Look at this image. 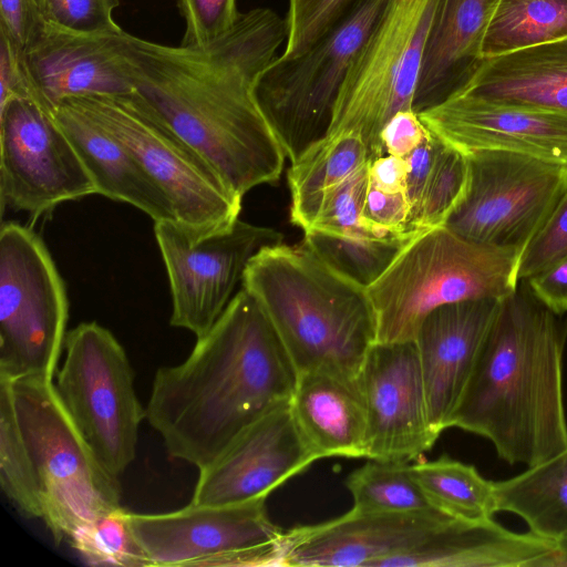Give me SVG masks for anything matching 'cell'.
<instances>
[{"mask_svg":"<svg viewBox=\"0 0 567 567\" xmlns=\"http://www.w3.org/2000/svg\"><path fill=\"white\" fill-rule=\"evenodd\" d=\"M452 518L436 508L408 513L351 509L328 522L284 530L279 566L378 567L383 559L413 548Z\"/></svg>","mask_w":567,"mask_h":567,"instance_id":"ac0fdd59","label":"cell"},{"mask_svg":"<svg viewBox=\"0 0 567 567\" xmlns=\"http://www.w3.org/2000/svg\"><path fill=\"white\" fill-rule=\"evenodd\" d=\"M567 256V186L548 219L520 255L518 279L524 280Z\"/></svg>","mask_w":567,"mask_h":567,"instance_id":"ab89813d","label":"cell"},{"mask_svg":"<svg viewBox=\"0 0 567 567\" xmlns=\"http://www.w3.org/2000/svg\"><path fill=\"white\" fill-rule=\"evenodd\" d=\"M497 512H509L529 532L556 540L567 533V449L508 480L494 482Z\"/></svg>","mask_w":567,"mask_h":567,"instance_id":"83f0119b","label":"cell"},{"mask_svg":"<svg viewBox=\"0 0 567 567\" xmlns=\"http://www.w3.org/2000/svg\"><path fill=\"white\" fill-rule=\"evenodd\" d=\"M368 189L369 165L324 197L318 215L308 230L337 235H375L365 229L362 224V214Z\"/></svg>","mask_w":567,"mask_h":567,"instance_id":"8d00e7d4","label":"cell"},{"mask_svg":"<svg viewBox=\"0 0 567 567\" xmlns=\"http://www.w3.org/2000/svg\"><path fill=\"white\" fill-rule=\"evenodd\" d=\"M502 299H470L440 306L422 321L414 342L423 378L429 421L440 436L452 427Z\"/></svg>","mask_w":567,"mask_h":567,"instance_id":"d6986e66","label":"cell"},{"mask_svg":"<svg viewBox=\"0 0 567 567\" xmlns=\"http://www.w3.org/2000/svg\"><path fill=\"white\" fill-rule=\"evenodd\" d=\"M38 0H0V30L24 49L43 27Z\"/></svg>","mask_w":567,"mask_h":567,"instance_id":"7bdbcfd3","label":"cell"},{"mask_svg":"<svg viewBox=\"0 0 567 567\" xmlns=\"http://www.w3.org/2000/svg\"><path fill=\"white\" fill-rule=\"evenodd\" d=\"M468 183L443 225L468 241L523 252L567 186V165L499 150L465 153Z\"/></svg>","mask_w":567,"mask_h":567,"instance_id":"7c38bea8","label":"cell"},{"mask_svg":"<svg viewBox=\"0 0 567 567\" xmlns=\"http://www.w3.org/2000/svg\"><path fill=\"white\" fill-rule=\"evenodd\" d=\"M120 140L168 200L175 223L197 238L230 227L241 209L213 168L128 95L73 97Z\"/></svg>","mask_w":567,"mask_h":567,"instance_id":"8fae6325","label":"cell"},{"mask_svg":"<svg viewBox=\"0 0 567 567\" xmlns=\"http://www.w3.org/2000/svg\"><path fill=\"white\" fill-rule=\"evenodd\" d=\"M436 137L435 153L409 233L443 226L463 199L468 183L465 153Z\"/></svg>","mask_w":567,"mask_h":567,"instance_id":"836d02e7","label":"cell"},{"mask_svg":"<svg viewBox=\"0 0 567 567\" xmlns=\"http://www.w3.org/2000/svg\"><path fill=\"white\" fill-rule=\"evenodd\" d=\"M360 0H288L286 42L280 56L305 53L339 23Z\"/></svg>","mask_w":567,"mask_h":567,"instance_id":"d590c367","label":"cell"},{"mask_svg":"<svg viewBox=\"0 0 567 567\" xmlns=\"http://www.w3.org/2000/svg\"><path fill=\"white\" fill-rule=\"evenodd\" d=\"M386 2L360 0L305 53L278 55L259 76L257 101L291 163L327 136L339 90Z\"/></svg>","mask_w":567,"mask_h":567,"instance_id":"9c48e42d","label":"cell"},{"mask_svg":"<svg viewBox=\"0 0 567 567\" xmlns=\"http://www.w3.org/2000/svg\"><path fill=\"white\" fill-rule=\"evenodd\" d=\"M96 188L52 113L30 97L0 107V207L32 220Z\"/></svg>","mask_w":567,"mask_h":567,"instance_id":"9a60e30c","label":"cell"},{"mask_svg":"<svg viewBox=\"0 0 567 567\" xmlns=\"http://www.w3.org/2000/svg\"><path fill=\"white\" fill-rule=\"evenodd\" d=\"M185 20L183 47H203L228 32L240 12L236 0H178Z\"/></svg>","mask_w":567,"mask_h":567,"instance_id":"f35d334b","label":"cell"},{"mask_svg":"<svg viewBox=\"0 0 567 567\" xmlns=\"http://www.w3.org/2000/svg\"><path fill=\"white\" fill-rule=\"evenodd\" d=\"M55 390L100 464L118 476L134 461L146 409L134 388L128 357L113 333L82 322L66 332Z\"/></svg>","mask_w":567,"mask_h":567,"instance_id":"30bf717a","label":"cell"},{"mask_svg":"<svg viewBox=\"0 0 567 567\" xmlns=\"http://www.w3.org/2000/svg\"><path fill=\"white\" fill-rule=\"evenodd\" d=\"M69 301L43 240L17 221L0 227V377L53 380Z\"/></svg>","mask_w":567,"mask_h":567,"instance_id":"ba28073f","label":"cell"},{"mask_svg":"<svg viewBox=\"0 0 567 567\" xmlns=\"http://www.w3.org/2000/svg\"><path fill=\"white\" fill-rule=\"evenodd\" d=\"M241 287L258 301L297 374L327 373L360 380L377 343L367 288L343 277L305 244L261 248Z\"/></svg>","mask_w":567,"mask_h":567,"instance_id":"277c9868","label":"cell"},{"mask_svg":"<svg viewBox=\"0 0 567 567\" xmlns=\"http://www.w3.org/2000/svg\"><path fill=\"white\" fill-rule=\"evenodd\" d=\"M556 542L532 532L515 533L493 517H453L404 553L378 567H547Z\"/></svg>","mask_w":567,"mask_h":567,"instance_id":"7402d4cb","label":"cell"},{"mask_svg":"<svg viewBox=\"0 0 567 567\" xmlns=\"http://www.w3.org/2000/svg\"><path fill=\"white\" fill-rule=\"evenodd\" d=\"M0 484L7 497L28 517L42 519L37 472L14 409L10 380L0 377Z\"/></svg>","mask_w":567,"mask_h":567,"instance_id":"d6a6232c","label":"cell"},{"mask_svg":"<svg viewBox=\"0 0 567 567\" xmlns=\"http://www.w3.org/2000/svg\"><path fill=\"white\" fill-rule=\"evenodd\" d=\"M124 32L85 34L44 23L23 49L35 100L51 112L69 97L131 94Z\"/></svg>","mask_w":567,"mask_h":567,"instance_id":"ffe728a7","label":"cell"},{"mask_svg":"<svg viewBox=\"0 0 567 567\" xmlns=\"http://www.w3.org/2000/svg\"><path fill=\"white\" fill-rule=\"evenodd\" d=\"M430 131L414 110L398 112L385 124L381 141L385 154L405 158L427 136Z\"/></svg>","mask_w":567,"mask_h":567,"instance_id":"ee69618b","label":"cell"},{"mask_svg":"<svg viewBox=\"0 0 567 567\" xmlns=\"http://www.w3.org/2000/svg\"><path fill=\"white\" fill-rule=\"evenodd\" d=\"M417 114L431 133L463 153L499 150L567 165V115L465 94Z\"/></svg>","mask_w":567,"mask_h":567,"instance_id":"44dd1931","label":"cell"},{"mask_svg":"<svg viewBox=\"0 0 567 567\" xmlns=\"http://www.w3.org/2000/svg\"><path fill=\"white\" fill-rule=\"evenodd\" d=\"M150 567L279 566L282 533L265 501L186 507L162 514L128 512Z\"/></svg>","mask_w":567,"mask_h":567,"instance_id":"4fadbf2b","label":"cell"},{"mask_svg":"<svg viewBox=\"0 0 567 567\" xmlns=\"http://www.w3.org/2000/svg\"><path fill=\"white\" fill-rule=\"evenodd\" d=\"M346 485L355 512L408 513L434 508L408 463L370 460L348 476Z\"/></svg>","mask_w":567,"mask_h":567,"instance_id":"1f68e13d","label":"cell"},{"mask_svg":"<svg viewBox=\"0 0 567 567\" xmlns=\"http://www.w3.org/2000/svg\"><path fill=\"white\" fill-rule=\"evenodd\" d=\"M437 3L388 0L339 90L328 134L355 133L371 158L385 154V124L398 112L413 110Z\"/></svg>","mask_w":567,"mask_h":567,"instance_id":"52a82bcc","label":"cell"},{"mask_svg":"<svg viewBox=\"0 0 567 567\" xmlns=\"http://www.w3.org/2000/svg\"><path fill=\"white\" fill-rule=\"evenodd\" d=\"M547 308L557 315L567 312V256L524 279Z\"/></svg>","mask_w":567,"mask_h":567,"instance_id":"f6af8a7d","label":"cell"},{"mask_svg":"<svg viewBox=\"0 0 567 567\" xmlns=\"http://www.w3.org/2000/svg\"><path fill=\"white\" fill-rule=\"evenodd\" d=\"M360 385L367 411L365 458L408 463L430 450L432 430L414 341L375 343Z\"/></svg>","mask_w":567,"mask_h":567,"instance_id":"2e32d148","label":"cell"},{"mask_svg":"<svg viewBox=\"0 0 567 567\" xmlns=\"http://www.w3.org/2000/svg\"><path fill=\"white\" fill-rule=\"evenodd\" d=\"M290 408L318 460L365 457L367 411L360 380L320 372L300 374Z\"/></svg>","mask_w":567,"mask_h":567,"instance_id":"484cf974","label":"cell"},{"mask_svg":"<svg viewBox=\"0 0 567 567\" xmlns=\"http://www.w3.org/2000/svg\"><path fill=\"white\" fill-rule=\"evenodd\" d=\"M94 182L96 194L141 209L154 221H175L171 205L127 147L69 97L51 111Z\"/></svg>","mask_w":567,"mask_h":567,"instance_id":"cb8c5ba5","label":"cell"},{"mask_svg":"<svg viewBox=\"0 0 567 567\" xmlns=\"http://www.w3.org/2000/svg\"><path fill=\"white\" fill-rule=\"evenodd\" d=\"M410 204L405 192H388L370 184L362 214V224L378 236L410 235ZM420 234V233H419Z\"/></svg>","mask_w":567,"mask_h":567,"instance_id":"60d3db41","label":"cell"},{"mask_svg":"<svg viewBox=\"0 0 567 567\" xmlns=\"http://www.w3.org/2000/svg\"><path fill=\"white\" fill-rule=\"evenodd\" d=\"M154 234L169 280L171 324L200 338L219 319L249 260L284 235L239 218L228 228L194 238L175 221H155Z\"/></svg>","mask_w":567,"mask_h":567,"instance_id":"5bb4252c","label":"cell"},{"mask_svg":"<svg viewBox=\"0 0 567 567\" xmlns=\"http://www.w3.org/2000/svg\"><path fill=\"white\" fill-rule=\"evenodd\" d=\"M419 234L377 236L337 235L305 231V244L333 270L368 288L391 266L404 247Z\"/></svg>","mask_w":567,"mask_h":567,"instance_id":"4dcf8cb0","label":"cell"},{"mask_svg":"<svg viewBox=\"0 0 567 567\" xmlns=\"http://www.w3.org/2000/svg\"><path fill=\"white\" fill-rule=\"evenodd\" d=\"M457 94L567 115V38L484 59Z\"/></svg>","mask_w":567,"mask_h":567,"instance_id":"d4e9b609","label":"cell"},{"mask_svg":"<svg viewBox=\"0 0 567 567\" xmlns=\"http://www.w3.org/2000/svg\"><path fill=\"white\" fill-rule=\"evenodd\" d=\"M371 159L364 141L352 132L328 134L309 146L288 171L291 223L308 230L324 197Z\"/></svg>","mask_w":567,"mask_h":567,"instance_id":"4316f807","label":"cell"},{"mask_svg":"<svg viewBox=\"0 0 567 567\" xmlns=\"http://www.w3.org/2000/svg\"><path fill=\"white\" fill-rule=\"evenodd\" d=\"M44 23L70 32L95 34L122 30L113 18L118 0H38Z\"/></svg>","mask_w":567,"mask_h":567,"instance_id":"74e56055","label":"cell"},{"mask_svg":"<svg viewBox=\"0 0 567 567\" xmlns=\"http://www.w3.org/2000/svg\"><path fill=\"white\" fill-rule=\"evenodd\" d=\"M522 281L502 299L452 427L488 440L506 463L529 467L567 449V318Z\"/></svg>","mask_w":567,"mask_h":567,"instance_id":"3957f363","label":"cell"},{"mask_svg":"<svg viewBox=\"0 0 567 567\" xmlns=\"http://www.w3.org/2000/svg\"><path fill=\"white\" fill-rule=\"evenodd\" d=\"M285 42V19L268 8L240 12L228 32L203 47H171L124 32L130 95L243 199L278 181L284 169L286 154L255 87Z\"/></svg>","mask_w":567,"mask_h":567,"instance_id":"6da1fadb","label":"cell"},{"mask_svg":"<svg viewBox=\"0 0 567 567\" xmlns=\"http://www.w3.org/2000/svg\"><path fill=\"white\" fill-rule=\"evenodd\" d=\"M409 165L405 158L383 154L369 164L370 184L388 192H405Z\"/></svg>","mask_w":567,"mask_h":567,"instance_id":"bcb514c9","label":"cell"},{"mask_svg":"<svg viewBox=\"0 0 567 567\" xmlns=\"http://www.w3.org/2000/svg\"><path fill=\"white\" fill-rule=\"evenodd\" d=\"M13 97L35 100V94L23 61V50L0 30V107Z\"/></svg>","mask_w":567,"mask_h":567,"instance_id":"b9f144b4","label":"cell"},{"mask_svg":"<svg viewBox=\"0 0 567 567\" xmlns=\"http://www.w3.org/2000/svg\"><path fill=\"white\" fill-rule=\"evenodd\" d=\"M317 460L296 424L290 403L286 404L255 422L216 461L199 470L190 504L266 501Z\"/></svg>","mask_w":567,"mask_h":567,"instance_id":"e0dca14e","label":"cell"},{"mask_svg":"<svg viewBox=\"0 0 567 567\" xmlns=\"http://www.w3.org/2000/svg\"><path fill=\"white\" fill-rule=\"evenodd\" d=\"M556 549L547 563V567H567V533L556 540Z\"/></svg>","mask_w":567,"mask_h":567,"instance_id":"7dc6e473","label":"cell"},{"mask_svg":"<svg viewBox=\"0 0 567 567\" xmlns=\"http://www.w3.org/2000/svg\"><path fill=\"white\" fill-rule=\"evenodd\" d=\"M297 381L270 320L241 287L184 362L157 370L146 419L172 457L202 470L259 419L289 404Z\"/></svg>","mask_w":567,"mask_h":567,"instance_id":"7a4b0ae2","label":"cell"},{"mask_svg":"<svg viewBox=\"0 0 567 567\" xmlns=\"http://www.w3.org/2000/svg\"><path fill=\"white\" fill-rule=\"evenodd\" d=\"M498 0H439L413 110L421 113L461 92L483 63L482 43Z\"/></svg>","mask_w":567,"mask_h":567,"instance_id":"603a6c76","label":"cell"},{"mask_svg":"<svg viewBox=\"0 0 567 567\" xmlns=\"http://www.w3.org/2000/svg\"><path fill=\"white\" fill-rule=\"evenodd\" d=\"M567 38V0H498L482 43L483 59Z\"/></svg>","mask_w":567,"mask_h":567,"instance_id":"f546056e","label":"cell"},{"mask_svg":"<svg viewBox=\"0 0 567 567\" xmlns=\"http://www.w3.org/2000/svg\"><path fill=\"white\" fill-rule=\"evenodd\" d=\"M68 542L89 565L150 567L148 558L130 526L128 511L123 506L96 516Z\"/></svg>","mask_w":567,"mask_h":567,"instance_id":"e575fe53","label":"cell"},{"mask_svg":"<svg viewBox=\"0 0 567 567\" xmlns=\"http://www.w3.org/2000/svg\"><path fill=\"white\" fill-rule=\"evenodd\" d=\"M522 251L478 245L444 226L420 233L367 292L378 343L414 341L435 308L470 299H503L518 282Z\"/></svg>","mask_w":567,"mask_h":567,"instance_id":"5b68a950","label":"cell"},{"mask_svg":"<svg viewBox=\"0 0 567 567\" xmlns=\"http://www.w3.org/2000/svg\"><path fill=\"white\" fill-rule=\"evenodd\" d=\"M410 470L431 505L450 516L478 520L497 512L494 482L484 478L471 464L443 455L410 464Z\"/></svg>","mask_w":567,"mask_h":567,"instance_id":"f1b7e54d","label":"cell"},{"mask_svg":"<svg viewBox=\"0 0 567 567\" xmlns=\"http://www.w3.org/2000/svg\"><path fill=\"white\" fill-rule=\"evenodd\" d=\"M17 419L40 486L42 519L56 543L121 505L117 476L97 461L60 401L53 380L11 381Z\"/></svg>","mask_w":567,"mask_h":567,"instance_id":"8992f818","label":"cell"}]
</instances>
